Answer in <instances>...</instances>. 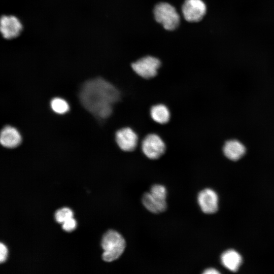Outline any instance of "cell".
<instances>
[{
  "instance_id": "obj_1",
  "label": "cell",
  "mask_w": 274,
  "mask_h": 274,
  "mask_svg": "<svg viewBox=\"0 0 274 274\" xmlns=\"http://www.w3.org/2000/svg\"><path fill=\"white\" fill-rule=\"evenodd\" d=\"M79 97L88 111L99 119H106L113 115L115 105L121 99L122 93L114 83L97 78L83 85Z\"/></svg>"
},
{
  "instance_id": "obj_2",
  "label": "cell",
  "mask_w": 274,
  "mask_h": 274,
  "mask_svg": "<svg viewBox=\"0 0 274 274\" xmlns=\"http://www.w3.org/2000/svg\"><path fill=\"white\" fill-rule=\"evenodd\" d=\"M101 247L104 250L102 259L106 262H112L123 254L126 247V242L120 233L110 230L102 237Z\"/></svg>"
},
{
  "instance_id": "obj_3",
  "label": "cell",
  "mask_w": 274,
  "mask_h": 274,
  "mask_svg": "<svg viewBox=\"0 0 274 274\" xmlns=\"http://www.w3.org/2000/svg\"><path fill=\"white\" fill-rule=\"evenodd\" d=\"M140 147L145 157L150 160L161 158L166 151L164 140L155 132L148 133L140 140Z\"/></svg>"
},
{
  "instance_id": "obj_4",
  "label": "cell",
  "mask_w": 274,
  "mask_h": 274,
  "mask_svg": "<svg viewBox=\"0 0 274 274\" xmlns=\"http://www.w3.org/2000/svg\"><path fill=\"white\" fill-rule=\"evenodd\" d=\"M167 190L161 184H154L149 192L144 194L142 203L149 212L158 214L164 212L167 207Z\"/></svg>"
},
{
  "instance_id": "obj_5",
  "label": "cell",
  "mask_w": 274,
  "mask_h": 274,
  "mask_svg": "<svg viewBox=\"0 0 274 274\" xmlns=\"http://www.w3.org/2000/svg\"><path fill=\"white\" fill-rule=\"evenodd\" d=\"M154 15L156 21L166 30L176 29L180 22V16L176 9L167 3H160L154 8Z\"/></svg>"
},
{
  "instance_id": "obj_6",
  "label": "cell",
  "mask_w": 274,
  "mask_h": 274,
  "mask_svg": "<svg viewBox=\"0 0 274 274\" xmlns=\"http://www.w3.org/2000/svg\"><path fill=\"white\" fill-rule=\"evenodd\" d=\"M161 65V61L158 58L147 56L133 62L131 64V68L140 77L150 80L157 76Z\"/></svg>"
},
{
  "instance_id": "obj_7",
  "label": "cell",
  "mask_w": 274,
  "mask_h": 274,
  "mask_svg": "<svg viewBox=\"0 0 274 274\" xmlns=\"http://www.w3.org/2000/svg\"><path fill=\"white\" fill-rule=\"evenodd\" d=\"M115 142L120 150L124 152L135 151L140 145V137L136 131L130 126H123L115 131Z\"/></svg>"
},
{
  "instance_id": "obj_8",
  "label": "cell",
  "mask_w": 274,
  "mask_h": 274,
  "mask_svg": "<svg viewBox=\"0 0 274 274\" xmlns=\"http://www.w3.org/2000/svg\"><path fill=\"white\" fill-rule=\"evenodd\" d=\"M182 10L186 20L195 22L203 18L206 13L207 7L202 0H185Z\"/></svg>"
},
{
  "instance_id": "obj_9",
  "label": "cell",
  "mask_w": 274,
  "mask_h": 274,
  "mask_svg": "<svg viewBox=\"0 0 274 274\" xmlns=\"http://www.w3.org/2000/svg\"><path fill=\"white\" fill-rule=\"evenodd\" d=\"M0 29L5 39H12L20 35L22 30V25L15 16L3 15L1 18Z\"/></svg>"
},
{
  "instance_id": "obj_10",
  "label": "cell",
  "mask_w": 274,
  "mask_h": 274,
  "mask_svg": "<svg viewBox=\"0 0 274 274\" xmlns=\"http://www.w3.org/2000/svg\"><path fill=\"white\" fill-rule=\"evenodd\" d=\"M197 201L201 211L206 214H213L218 210V197L211 189L201 190L198 194Z\"/></svg>"
},
{
  "instance_id": "obj_11",
  "label": "cell",
  "mask_w": 274,
  "mask_h": 274,
  "mask_svg": "<svg viewBox=\"0 0 274 274\" xmlns=\"http://www.w3.org/2000/svg\"><path fill=\"white\" fill-rule=\"evenodd\" d=\"M150 116L154 122L160 125H165L170 120L172 113L166 104L159 102L151 107Z\"/></svg>"
},
{
  "instance_id": "obj_12",
  "label": "cell",
  "mask_w": 274,
  "mask_h": 274,
  "mask_svg": "<svg viewBox=\"0 0 274 274\" xmlns=\"http://www.w3.org/2000/svg\"><path fill=\"white\" fill-rule=\"evenodd\" d=\"M21 135L15 128L7 126L1 131L0 142L4 147L13 148L18 146L21 142Z\"/></svg>"
},
{
  "instance_id": "obj_13",
  "label": "cell",
  "mask_w": 274,
  "mask_h": 274,
  "mask_svg": "<svg viewBox=\"0 0 274 274\" xmlns=\"http://www.w3.org/2000/svg\"><path fill=\"white\" fill-rule=\"evenodd\" d=\"M223 152L229 159L236 161L242 158L246 153L244 145L236 140L227 141L223 147Z\"/></svg>"
},
{
  "instance_id": "obj_14",
  "label": "cell",
  "mask_w": 274,
  "mask_h": 274,
  "mask_svg": "<svg viewBox=\"0 0 274 274\" xmlns=\"http://www.w3.org/2000/svg\"><path fill=\"white\" fill-rule=\"evenodd\" d=\"M221 261L226 268L232 271H236L242 263V259L240 254L236 251L229 250L222 254Z\"/></svg>"
},
{
  "instance_id": "obj_15",
  "label": "cell",
  "mask_w": 274,
  "mask_h": 274,
  "mask_svg": "<svg viewBox=\"0 0 274 274\" xmlns=\"http://www.w3.org/2000/svg\"><path fill=\"white\" fill-rule=\"evenodd\" d=\"M51 107L53 111L59 114H64L69 110L67 102L61 98H54L50 103Z\"/></svg>"
},
{
  "instance_id": "obj_16",
  "label": "cell",
  "mask_w": 274,
  "mask_h": 274,
  "mask_svg": "<svg viewBox=\"0 0 274 274\" xmlns=\"http://www.w3.org/2000/svg\"><path fill=\"white\" fill-rule=\"evenodd\" d=\"M73 216V213L70 209L63 208L56 211L55 218L57 222L63 223L67 219L72 218Z\"/></svg>"
},
{
  "instance_id": "obj_17",
  "label": "cell",
  "mask_w": 274,
  "mask_h": 274,
  "mask_svg": "<svg viewBox=\"0 0 274 274\" xmlns=\"http://www.w3.org/2000/svg\"><path fill=\"white\" fill-rule=\"evenodd\" d=\"M76 222L74 219L71 218L62 223V228L64 230L70 232L74 230L76 227Z\"/></svg>"
},
{
  "instance_id": "obj_18",
  "label": "cell",
  "mask_w": 274,
  "mask_h": 274,
  "mask_svg": "<svg viewBox=\"0 0 274 274\" xmlns=\"http://www.w3.org/2000/svg\"><path fill=\"white\" fill-rule=\"evenodd\" d=\"M8 250L5 246L3 243L0 244V262L1 263L4 262L7 257Z\"/></svg>"
},
{
  "instance_id": "obj_19",
  "label": "cell",
  "mask_w": 274,
  "mask_h": 274,
  "mask_svg": "<svg viewBox=\"0 0 274 274\" xmlns=\"http://www.w3.org/2000/svg\"><path fill=\"white\" fill-rule=\"evenodd\" d=\"M203 273L204 274H217V273H219L220 272L215 268H209L206 269L203 272Z\"/></svg>"
}]
</instances>
